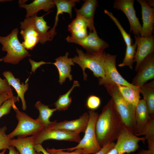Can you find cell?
<instances>
[{
  "mask_svg": "<svg viewBox=\"0 0 154 154\" xmlns=\"http://www.w3.org/2000/svg\"><path fill=\"white\" fill-rule=\"evenodd\" d=\"M124 125L111 98L103 108L96 123V136L100 146L117 140Z\"/></svg>",
  "mask_w": 154,
  "mask_h": 154,
  "instance_id": "cell-1",
  "label": "cell"
},
{
  "mask_svg": "<svg viewBox=\"0 0 154 154\" xmlns=\"http://www.w3.org/2000/svg\"><path fill=\"white\" fill-rule=\"evenodd\" d=\"M99 84L103 85L111 97L115 107L125 126L135 134L137 133L135 119V107L127 102L121 95L118 87L113 82L101 78Z\"/></svg>",
  "mask_w": 154,
  "mask_h": 154,
  "instance_id": "cell-2",
  "label": "cell"
},
{
  "mask_svg": "<svg viewBox=\"0 0 154 154\" xmlns=\"http://www.w3.org/2000/svg\"><path fill=\"white\" fill-rule=\"evenodd\" d=\"M18 33V29L15 28L5 37L0 36V43L2 45L1 50L7 52L2 58L3 61L6 63L17 64L26 57L31 56L19 40Z\"/></svg>",
  "mask_w": 154,
  "mask_h": 154,
  "instance_id": "cell-3",
  "label": "cell"
},
{
  "mask_svg": "<svg viewBox=\"0 0 154 154\" xmlns=\"http://www.w3.org/2000/svg\"><path fill=\"white\" fill-rule=\"evenodd\" d=\"M76 50L78 55L75 56L72 60L74 63L78 64L82 69L84 80H86L87 76L85 72L86 68L91 70L95 77L105 79L104 72L105 52L99 54H91L85 53L78 48H76Z\"/></svg>",
  "mask_w": 154,
  "mask_h": 154,
  "instance_id": "cell-4",
  "label": "cell"
},
{
  "mask_svg": "<svg viewBox=\"0 0 154 154\" xmlns=\"http://www.w3.org/2000/svg\"><path fill=\"white\" fill-rule=\"evenodd\" d=\"M88 114L89 121L83 137L75 147L62 149L63 150L72 151L80 149H82V154H94L101 149L102 147L97 139L95 129L96 122L99 115L94 110H89Z\"/></svg>",
  "mask_w": 154,
  "mask_h": 154,
  "instance_id": "cell-5",
  "label": "cell"
},
{
  "mask_svg": "<svg viewBox=\"0 0 154 154\" xmlns=\"http://www.w3.org/2000/svg\"><path fill=\"white\" fill-rule=\"evenodd\" d=\"M12 108L16 113V117L18 123L13 131L7 135L10 139L16 136L17 138H24L30 135L35 136L45 127L36 119H33L25 113L19 111L15 104Z\"/></svg>",
  "mask_w": 154,
  "mask_h": 154,
  "instance_id": "cell-6",
  "label": "cell"
},
{
  "mask_svg": "<svg viewBox=\"0 0 154 154\" xmlns=\"http://www.w3.org/2000/svg\"><path fill=\"white\" fill-rule=\"evenodd\" d=\"M35 145L50 139L64 140L79 143L81 140L80 134L70 131L44 127L33 136Z\"/></svg>",
  "mask_w": 154,
  "mask_h": 154,
  "instance_id": "cell-7",
  "label": "cell"
},
{
  "mask_svg": "<svg viewBox=\"0 0 154 154\" xmlns=\"http://www.w3.org/2000/svg\"><path fill=\"white\" fill-rule=\"evenodd\" d=\"M66 39L68 42L81 45L86 50L87 53H102L104 50L109 46L106 42L98 37L96 29L90 32L84 38L76 39L68 36Z\"/></svg>",
  "mask_w": 154,
  "mask_h": 154,
  "instance_id": "cell-8",
  "label": "cell"
},
{
  "mask_svg": "<svg viewBox=\"0 0 154 154\" xmlns=\"http://www.w3.org/2000/svg\"><path fill=\"white\" fill-rule=\"evenodd\" d=\"M117 140L115 146L120 154H124L135 151L139 147L138 143H144L146 139L145 137L136 136L124 125Z\"/></svg>",
  "mask_w": 154,
  "mask_h": 154,
  "instance_id": "cell-9",
  "label": "cell"
},
{
  "mask_svg": "<svg viewBox=\"0 0 154 154\" xmlns=\"http://www.w3.org/2000/svg\"><path fill=\"white\" fill-rule=\"evenodd\" d=\"M134 0H115L113 7L122 11L129 23L130 31L135 36L140 35L141 26L136 15L133 7Z\"/></svg>",
  "mask_w": 154,
  "mask_h": 154,
  "instance_id": "cell-10",
  "label": "cell"
},
{
  "mask_svg": "<svg viewBox=\"0 0 154 154\" xmlns=\"http://www.w3.org/2000/svg\"><path fill=\"white\" fill-rule=\"evenodd\" d=\"M116 55L106 54L104 63V72L106 78L105 80H110L116 84L137 89L139 87H136L129 82L118 71L116 66Z\"/></svg>",
  "mask_w": 154,
  "mask_h": 154,
  "instance_id": "cell-11",
  "label": "cell"
},
{
  "mask_svg": "<svg viewBox=\"0 0 154 154\" xmlns=\"http://www.w3.org/2000/svg\"><path fill=\"white\" fill-rule=\"evenodd\" d=\"M131 83L140 87L154 78V52L147 56L140 64Z\"/></svg>",
  "mask_w": 154,
  "mask_h": 154,
  "instance_id": "cell-12",
  "label": "cell"
},
{
  "mask_svg": "<svg viewBox=\"0 0 154 154\" xmlns=\"http://www.w3.org/2000/svg\"><path fill=\"white\" fill-rule=\"evenodd\" d=\"M134 37L137 44V50L133 62H136L135 70L137 72L144 60L154 52V38L153 35L148 37H144L139 35H135Z\"/></svg>",
  "mask_w": 154,
  "mask_h": 154,
  "instance_id": "cell-13",
  "label": "cell"
},
{
  "mask_svg": "<svg viewBox=\"0 0 154 154\" xmlns=\"http://www.w3.org/2000/svg\"><path fill=\"white\" fill-rule=\"evenodd\" d=\"M20 33L24 40L22 44L27 50H32L40 42L39 34L30 17L26 18L20 23Z\"/></svg>",
  "mask_w": 154,
  "mask_h": 154,
  "instance_id": "cell-14",
  "label": "cell"
},
{
  "mask_svg": "<svg viewBox=\"0 0 154 154\" xmlns=\"http://www.w3.org/2000/svg\"><path fill=\"white\" fill-rule=\"evenodd\" d=\"M89 119L88 113L85 112L76 119L64 120L58 122L55 120L53 124L47 128L70 131L80 134L81 132H85Z\"/></svg>",
  "mask_w": 154,
  "mask_h": 154,
  "instance_id": "cell-15",
  "label": "cell"
},
{
  "mask_svg": "<svg viewBox=\"0 0 154 154\" xmlns=\"http://www.w3.org/2000/svg\"><path fill=\"white\" fill-rule=\"evenodd\" d=\"M140 4L141 9L143 25L140 36L148 37L152 35L154 23V9L149 7L144 0H137Z\"/></svg>",
  "mask_w": 154,
  "mask_h": 154,
  "instance_id": "cell-16",
  "label": "cell"
},
{
  "mask_svg": "<svg viewBox=\"0 0 154 154\" xmlns=\"http://www.w3.org/2000/svg\"><path fill=\"white\" fill-rule=\"evenodd\" d=\"M69 53L67 52L64 56H60L55 59V62L51 63L57 68L59 74L58 82L60 84L64 83L66 78H68L70 81L72 79V76L71 74V66L74 64L72 58H68Z\"/></svg>",
  "mask_w": 154,
  "mask_h": 154,
  "instance_id": "cell-17",
  "label": "cell"
},
{
  "mask_svg": "<svg viewBox=\"0 0 154 154\" xmlns=\"http://www.w3.org/2000/svg\"><path fill=\"white\" fill-rule=\"evenodd\" d=\"M80 1L79 0H54V3L56 7L57 12L54 25L48 32V36L50 40L52 39L56 33L55 29L57 25L59 15H62L63 13H67L71 18L72 9L74 7L76 3H78Z\"/></svg>",
  "mask_w": 154,
  "mask_h": 154,
  "instance_id": "cell-18",
  "label": "cell"
},
{
  "mask_svg": "<svg viewBox=\"0 0 154 154\" xmlns=\"http://www.w3.org/2000/svg\"><path fill=\"white\" fill-rule=\"evenodd\" d=\"M19 4L20 7L25 9L26 18L37 15V13L41 10L48 12L55 6L54 0H35L29 4L25 3Z\"/></svg>",
  "mask_w": 154,
  "mask_h": 154,
  "instance_id": "cell-19",
  "label": "cell"
},
{
  "mask_svg": "<svg viewBox=\"0 0 154 154\" xmlns=\"http://www.w3.org/2000/svg\"><path fill=\"white\" fill-rule=\"evenodd\" d=\"M3 75L6 79L9 85L15 89L17 94V97L20 98L22 103V108L23 110L27 109V106L24 98V94L29 88V84L20 83V80L15 77L12 73L9 71L3 72Z\"/></svg>",
  "mask_w": 154,
  "mask_h": 154,
  "instance_id": "cell-20",
  "label": "cell"
},
{
  "mask_svg": "<svg viewBox=\"0 0 154 154\" xmlns=\"http://www.w3.org/2000/svg\"><path fill=\"white\" fill-rule=\"evenodd\" d=\"M150 117V115L144 100L143 99L140 100L135 109L136 134L142 132L148 122Z\"/></svg>",
  "mask_w": 154,
  "mask_h": 154,
  "instance_id": "cell-21",
  "label": "cell"
},
{
  "mask_svg": "<svg viewBox=\"0 0 154 154\" xmlns=\"http://www.w3.org/2000/svg\"><path fill=\"white\" fill-rule=\"evenodd\" d=\"M10 143L11 145L15 147L20 154H43L35 149L33 136L12 139Z\"/></svg>",
  "mask_w": 154,
  "mask_h": 154,
  "instance_id": "cell-22",
  "label": "cell"
},
{
  "mask_svg": "<svg viewBox=\"0 0 154 154\" xmlns=\"http://www.w3.org/2000/svg\"><path fill=\"white\" fill-rule=\"evenodd\" d=\"M98 6V2L96 0H85L79 9L74 8L76 16L80 17L94 23V14Z\"/></svg>",
  "mask_w": 154,
  "mask_h": 154,
  "instance_id": "cell-23",
  "label": "cell"
},
{
  "mask_svg": "<svg viewBox=\"0 0 154 154\" xmlns=\"http://www.w3.org/2000/svg\"><path fill=\"white\" fill-rule=\"evenodd\" d=\"M150 115H154V80L139 87Z\"/></svg>",
  "mask_w": 154,
  "mask_h": 154,
  "instance_id": "cell-24",
  "label": "cell"
},
{
  "mask_svg": "<svg viewBox=\"0 0 154 154\" xmlns=\"http://www.w3.org/2000/svg\"><path fill=\"white\" fill-rule=\"evenodd\" d=\"M45 15L41 16H37V15L30 17L33 25L37 29L39 35L40 42L44 44L46 41L50 40L48 36V30L50 27L48 26L43 17Z\"/></svg>",
  "mask_w": 154,
  "mask_h": 154,
  "instance_id": "cell-25",
  "label": "cell"
},
{
  "mask_svg": "<svg viewBox=\"0 0 154 154\" xmlns=\"http://www.w3.org/2000/svg\"><path fill=\"white\" fill-rule=\"evenodd\" d=\"M35 106L39 113V116L36 119L39 122L43 125L45 127H48L54 122L55 121H50V118L53 113L56 111L55 108H50L48 106L44 105L39 101L36 103Z\"/></svg>",
  "mask_w": 154,
  "mask_h": 154,
  "instance_id": "cell-26",
  "label": "cell"
},
{
  "mask_svg": "<svg viewBox=\"0 0 154 154\" xmlns=\"http://www.w3.org/2000/svg\"><path fill=\"white\" fill-rule=\"evenodd\" d=\"M121 94L128 102L135 107L140 100L139 87L136 89L131 87L116 84Z\"/></svg>",
  "mask_w": 154,
  "mask_h": 154,
  "instance_id": "cell-27",
  "label": "cell"
},
{
  "mask_svg": "<svg viewBox=\"0 0 154 154\" xmlns=\"http://www.w3.org/2000/svg\"><path fill=\"white\" fill-rule=\"evenodd\" d=\"M80 84L77 81H74L72 87L65 94L60 95L54 104L55 108L58 111H65L68 109L72 101L70 95L74 89L76 87L79 86Z\"/></svg>",
  "mask_w": 154,
  "mask_h": 154,
  "instance_id": "cell-28",
  "label": "cell"
},
{
  "mask_svg": "<svg viewBox=\"0 0 154 154\" xmlns=\"http://www.w3.org/2000/svg\"><path fill=\"white\" fill-rule=\"evenodd\" d=\"M135 135L137 136L145 135L148 149L154 150V115H150L149 119L142 132Z\"/></svg>",
  "mask_w": 154,
  "mask_h": 154,
  "instance_id": "cell-29",
  "label": "cell"
},
{
  "mask_svg": "<svg viewBox=\"0 0 154 154\" xmlns=\"http://www.w3.org/2000/svg\"><path fill=\"white\" fill-rule=\"evenodd\" d=\"M85 27H88L90 32L96 29L94 23L80 17L76 16V17L68 25V30L72 33L79 31Z\"/></svg>",
  "mask_w": 154,
  "mask_h": 154,
  "instance_id": "cell-30",
  "label": "cell"
},
{
  "mask_svg": "<svg viewBox=\"0 0 154 154\" xmlns=\"http://www.w3.org/2000/svg\"><path fill=\"white\" fill-rule=\"evenodd\" d=\"M137 46V44L135 41L133 44L126 46L125 57L123 62L118 65L119 66H129L130 69H133V60Z\"/></svg>",
  "mask_w": 154,
  "mask_h": 154,
  "instance_id": "cell-31",
  "label": "cell"
},
{
  "mask_svg": "<svg viewBox=\"0 0 154 154\" xmlns=\"http://www.w3.org/2000/svg\"><path fill=\"white\" fill-rule=\"evenodd\" d=\"M104 13L110 17L117 25L121 34L126 46L132 45V40L130 35L128 34L124 30L117 19L113 15L112 13L107 10H104Z\"/></svg>",
  "mask_w": 154,
  "mask_h": 154,
  "instance_id": "cell-32",
  "label": "cell"
},
{
  "mask_svg": "<svg viewBox=\"0 0 154 154\" xmlns=\"http://www.w3.org/2000/svg\"><path fill=\"white\" fill-rule=\"evenodd\" d=\"M19 98L13 96L5 100L0 107V118L4 115L9 114L13 105L17 102H19Z\"/></svg>",
  "mask_w": 154,
  "mask_h": 154,
  "instance_id": "cell-33",
  "label": "cell"
},
{
  "mask_svg": "<svg viewBox=\"0 0 154 154\" xmlns=\"http://www.w3.org/2000/svg\"><path fill=\"white\" fill-rule=\"evenodd\" d=\"M6 126L0 127V150L8 149L11 146V140L6 133Z\"/></svg>",
  "mask_w": 154,
  "mask_h": 154,
  "instance_id": "cell-34",
  "label": "cell"
},
{
  "mask_svg": "<svg viewBox=\"0 0 154 154\" xmlns=\"http://www.w3.org/2000/svg\"><path fill=\"white\" fill-rule=\"evenodd\" d=\"M101 103L100 98L95 95H91L87 99L86 106L90 110H94L99 107Z\"/></svg>",
  "mask_w": 154,
  "mask_h": 154,
  "instance_id": "cell-35",
  "label": "cell"
},
{
  "mask_svg": "<svg viewBox=\"0 0 154 154\" xmlns=\"http://www.w3.org/2000/svg\"><path fill=\"white\" fill-rule=\"evenodd\" d=\"M3 61L2 58H0V62ZM0 93L13 94L12 89L9 85L6 79L0 77Z\"/></svg>",
  "mask_w": 154,
  "mask_h": 154,
  "instance_id": "cell-36",
  "label": "cell"
},
{
  "mask_svg": "<svg viewBox=\"0 0 154 154\" xmlns=\"http://www.w3.org/2000/svg\"><path fill=\"white\" fill-rule=\"evenodd\" d=\"M46 151L50 154H82V149H78L72 152H69L64 151L62 149H56L52 148L49 149L48 148L46 149Z\"/></svg>",
  "mask_w": 154,
  "mask_h": 154,
  "instance_id": "cell-37",
  "label": "cell"
},
{
  "mask_svg": "<svg viewBox=\"0 0 154 154\" xmlns=\"http://www.w3.org/2000/svg\"><path fill=\"white\" fill-rule=\"evenodd\" d=\"M87 27H85L82 29L71 33V37L73 38L82 39L86 37L88 35Z\"/></svg>",
  "mask_w": 154,
  "mask_h": 154,
  "instance_id": "cell-38",
  "label": "cell"
},
{
  "mask_svg": "<svg viewBox=\"0 0 154 154\" xmlns=\"http://www.w3.org/2000/svg\"><path fill=\"white\" fill-rule=\"evenodd\" d=\"M116 143L114 142L106 144L102 147L98 152L94 154H106L115 146Z\"/></svg>",
  "mask_w": 154,
  "mask_h": 154,
  "instance_id": "cell-39",
  "label": "cell"
},
{
  "mask_svg": "<svg viewBox=\"0 0 154 154\" xmlns=\"http://www.w3.org/2000/svg\"><path fill=\"white\" fill-rule=\"evenodd\" d=\"M29 61L31 64L32 66V71H33L35 70L37 68L39 67L41 65L47 64H51L50 62H46L43 61H42L39 62H35L34 60H33L29 58Z\"/></svg>",
  "mask_w": 154,
  "mask_h": 154,
  "instance_id": "cell-40",
  "label": "cell"
},
{
  "mask_svg": "<svg viewBox=\"0 0 154 154\" xmlns=\"http://www.w3.org/2000/svg\"><path fill=\"white\" fill-rule=\"evenodd\" d=\"M13 95V93H0V107L5 100L12 97Z\"/></svg>",
  "mask_w": 154,
  "mask_h": 154,
  "instance_id": "cell-41",
  "label": "cell"
},
{
  "mask_svg": "<svg viewBox=\"0 0 154 154\" xmlns=\"http://www.w3.org/2000/svg\"><path fill=\"white\" fill-rule=\"evenodd\" d=\"M36 151L38 152H41L43 154H50L42 146V144H38L34 145Z\"/></svg>",
  "mask_w": 154,
  "mask_h": 154,
  "instance_id": "cell-42",
  "label": "cell"
},
{
  "mask_svg": "<svg viewBox=\"0 0 154 154\" xmlns=\"http://www.w3.org/2000/svg\"><path fill=\"white\" fill-rule=\"evenodd\" d=\"M136 154H154V150L149 149L147 150H142Z\"/></svg>",
  "mask_w": 154,
  "mask_h": 154,
  "instance_id": "cell-43",
  "label": "cell"
},
{
  "mask_svg": "<svg viewBox=\"0 0 154 154\" xmlns=\"http://www.w3.org/2000/svg\"><path fill=\"white\" fill-rule=\"evenodd\" d=\"M9 154H20L18 151H17L15 147L11 145L9 148Z\"/></svg>",
  "mask_w": 154,
  "mask_h": 154,
  "instance_id": "cell-44",
  "label": "cell"
},
{
  "mask_svg": "<svg viewBox=\"0 0 154 154\" xmlns=\"http://www.w3.org/2000/svg\"><path fill=\"white\" fill-rule=\"evenodd\" d=\"M106 154H119L117 149L115 146Z\"/></svg>",
  "mask_w": 154,
  "mask_h": 154,
  "instance_id": "cell-45",
  "label": "cell"
},
{
  "mask_svg": "<svg viewBox=\"0 0 154 154\" xmlns=\"http://www.w3.org/2000/svg\"><path fill=\"white\" fill-rule=\"evenodd\" d=\"M146 1L147 4L150 7L154 6V0H147Z\"/></svg>",
  "mask_w": 154,
  "mask_h": 154,
  "instance_id": "cell-46",
  "label": "cell"
},
{
  "mask_svg": "<svg viewBox=\"0 0 154 154\" xmlns=\"http://www.w3.org/2000/svg\"><path fill=\"white\" fill-rule=\"evenodd\" d=\"M7 149H4L1 152H0V154H5Z\"/></svg>",
  "mask_w": 154,
  "mask_h": 154,
  "instance_id": "cell-47",
  "label": "cell"
},
{
  "mask_svg": "<svg viewBox=\"0 0 154 154\" xmlns=\"http://www.w3.org/2000/svg\"><path fill=\"white\" fill-rule=\"evenodd\" d=\"M11 0H0V2H5L6 1H10Z\"/></svg>",
  "mask_w": 154,
  "mask_h": 154,
  "instance_id": "cell-48",
  "label": "cell"
}]
</instances>
